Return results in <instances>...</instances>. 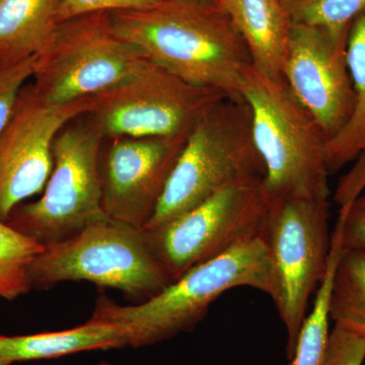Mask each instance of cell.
I'll return each mask as SVG.
<instances>
[{"label": "cell", "instance_id": "obj_24", "mask_svg": "<svg viewBox=\"0 0 365 365\" xmlns=\"http://www.w3.org/2000/svg\"><path fill=\"white\" fill-rule=\"evenodd\" d=\"M343 251L365 254V194L338 202Z\"/></svg>", "mask_w": 365, "mask_h": 365}, {"label": "cell", "instance_id": "obj_18", "mask_svg": "<svg viewBox=\"0 0 365 365\" xmlns=\"http://www.w3.org/2000/svg\"><path fill=\"white\" fill-rule=\"evenodd\" d=\"M335 325L365 338V254L343 251L334 275L330 302Z\"/></svg>", "mask_w": 365, "mask_h": 365}, {"label": "cell", "instance_id": "obj_3", "mask_svg": "<svg viewBox=\"0 0 365 365\" xmlns=\"http://www.w3.org/2000/svg\"><path fill=\"white\" fill-rule=\"evenodd\" d=\"M265 176L248 103L222 97L190 131L157 209L143 230L174 220L227 187Z\"/></svg>", "mask_w": 365, "mask_h": 365}, {"label": "cell", "instance_id": "obj_8", "mask_svg": "<svg viewBox=\"0 0 365 365\" xmlns=\"http://www.w3.org/2000/svg\"><path fill=\"white\" fill-rule=\"evenodd\" d=\"M103 139L91 120L67 124L53 144V169L42 197L16 208L6 222L48 246L104 217L100 174Z\"/></svg>", "mask_w": 365, "mask_h": 365}, {"label": "cell", "instance_id": "obj_5", "mask_svg": "<svg viewBox=\"0 0 365 365\" xmlns=\"http://www.w3.org/2000/svg\"><path fill=\"white\" fill-rule=\"evenodd\" d=\"M30 276L37 289L64 281H88L120 290L137 304L174 282L151 252L144 230L107 215L69 239L45 246Z\"/></svg>", "mask_w": 365, "mask_h": 365}, {"label": "cell", "instance_id": "obj_2", "mask_svg": "<svg viewBox=\"0 0 365 365\" xmlns=\"http://www.w3.org/2000/svg\"><path fill=\"white\" fill-rule=\"evenodd\" d=\"M241 287L261 290L272 299V264L261 235L194 266L141 304L120 306L101 295L90 321L124 326L129 347H146L193 330L220 295Z\"/></svg>", "mask_w": 365, "mask_h": 365}, {"label": "cell", "instance_id": "obj_4", "mask_svg": "<svg viewBox=\"0 0 365 365\" xmlns=\"http://www.w3.org/2000/svg\"><path fill=\"white\" fill-rule=\"evenodd\" d=\"M241 96L251 109L269 195L328 199V137L284 79L267 78L252 67Z\"/></svg>", "mask_w": 365, "mask_h": 365}, {"label": "cell", "instance_id": "obj_14", "mask_svg": "<svg viewBox=\"0 0 365 365\" xmlns=\"http://www.w3.org/2000/svg\"><path fill=\"white\" fill-rule=\"evenodd\" d=\"M225 9L263 76L282 78L292 23L281 0H225Z\"/></svg>", "mask_w": 365, "mask_h": 365}, {"label": "cell", "instance_id": "obj_9", "mask_svg": "<svg viewBox=\"0 0 365 365\" xmlns=\"http://www.w3.org/2000/svg\"><path fill=\"white\" fill-rule=\"evenodd\" d=\"M270 199L265 179L239 182L144 234L175 282L194 266L260 237Z\"/></svg>", "mask_w": 365, "mask_h": 365}, {"label": "cell", "instance_id": "obj_12", "mask_svg": "<svg viewBox=\"0 0 365 365\" xmlns=\"http://www.w3.org/2000/svg\"><path fill=\"white\" fill-rule=\"evenodd\" d=\"M187 136L115 137L101 153L106 215L141 228L155 213Z\"/></svg>", "mask_w": 365, "mask_h": 365}, {"label": "cell", "instance_id": "obj_11", "mask_svg": "<svg viewBox=\"0 0 365 365\" xmlns=\"http://www.w3.org/2000/svg\"><path fill=\"white\" fill-rule=\"evenodd\" d=\"M93 107V98L51 105L33 86L21 90L0 135V220L7 222L23 201L44 191L53 169L55 139L67 124Z\"/></svg>", "mask_w": 365, "mask_h": 365}, {"label": "cell", "instance_id": "obj_6", "mask_svg": "<svg viewBox=\"0 0 365 365\" xmlns=\"http://www.w3.org/2000/svg\"><path fill=\"white\" fill-rule=\"evenodd\" d=\"M329 218L328 199L276 196L271 197L262 227L273 268L272 299L287 331L288 360L294 356L309 297L328 268Z\"/></svg>", "mask_w": 365, "mask_h": 365}, {"label": "cell", "instance_id": "obj_28", "mask_svg": "<svg viewBox=\"0 0 365 365\" xmlns=\"http://www.w3.org/2000/svg\"><path fill=\"white\" fill-rule=\"evenodd\" d=\"M97 365H112L110 362L106 361V360H102V361L98 362Z\"/></svg>", "mask_w": 365, "mask_h": 365}, {"label": "cell", "instance_id": "obj_26", "mask_svg": "<svg viewBox=\"0 0 365 365\" xmlns=\"http://www.w3.org/2000/svg\"><path fill=\"white\" fill-rule=\"evenodd\" d=\"M202 1L212 2V4H218V6H222L225 0H202Z\"/></svg>", "mask_w": 365, "mask_h": 365}, {"label": "cell", "instance_id": "obj_13", "mask_svg": "<svg viewBox=\"0 0 365 365\" xmlns=\"http://www.w3.org/2000/svg\"><path fill=\"white\" fill-rule=\"evenodd\" d=\"M346 45L322 29L292 24L283 66L288 88L318 122L328 141L344 129L354 110Z\"/></svg>", "mask_w": 365, "mask_h": 365}, {"label": "cell", "instance_id": "obj_22", "mask_svg": "<svg viewBox=\"0 0 365 365\" xmlns=\"http://www.w3.org/2000/svg\"><path fill=\"white\" fill-rule=\"evenodd\" d=\"M36 57L16 66L0 68V135L13 115L26 81L33 78Z\"/></svg>", "mask_w": 365, "mask_h": 365}, {"label": "cell", "instance_id": "obj_23", "mask_svg": "<svg viewBox=\"0 0 365 365\" xmlns=\"http://www.w3.org/2000/svg\"><path fill=\"white\" fill-rule=\"evenodd\" d=\"M365 359V338L335 325L329 336L323 365H362Z\"/></svg>", "mask_w": 365, "mask_h": 365}, {"label": "cell", "instance_id": "obj_7", "mask_svg": "<svg viewBox=\"0 0 365 365\" xmlns=\"http://www.w3.org/2000/svg\"><path fill=\"white\" fill-rule=\"evenodd\" d=\"M148 62L115 33L109 13L83 14L57 26L36 57L33 88L48 104H69L109 90Z\"/></svg>", "mask_w": 365, "mask_h": 365}, {"label": "cell", "instance_id": "obj_21", "mask_svg": "<svg viewBox=\"0 0 365 365\" xmlns=\"http://www.w3.org/2000/svg\"><path fill=\"white\" fill-rule=\"evenodd\" d=\"M292 24L316 26L336 40L347 42L355 19L365 11V0H281Z\"/></svg>", "mask_w": 365, "mask_h": 365}, {"label": "cell", "instance_id": "obj_25", "mask_svg": "<svg viewBox=\"0 0 365 365\" xmlns=\"http://www.w3.org/2000/svg\"><path fill=\"white\" fill-rule=\"evenodd\" d=\"M163 0H62L58 11L59 23L83 16V14L112 13L118 11H134L150 9Z\"/></svg>", "mask_w": 365, "mask_h": 365}, {"label": "cell", "instance_id": "obj_15", "mask_svg": "<svg viewBox=\"0 0 365 365\" xmlns=\"http://www.w3.org/2000/svg\"><path fill=\"white\" fill-rule=\"evenodd\" d=\"M129 331L117 324L88 319L71 329L24 336L0 335V357L11 362L53 359L91 350L128 347Z\"/></svg>", "mask_w": 365, "mask_h": 365}, {"label": "cell", "instance_id": "obj_27", "mask_svg": "<svg viewBox=\"0 0 365 365\" xmlns=\"http://www.w3.org/2000/svg\"><path fill=\"white\" fill-rule=\"evenodd\" d=\"M13 364V362L9 361V360L2 359L0 357V365H11Z\"/></svg>", "mask_w": 365, "mask_h": 365}, {"label": "cell", "instance_id": "obj_16", "mask_svg": "<svg viewBox=\"0 0 365 365\" xmlns=\"http://www.w3.org/2000/svg\"><path fill=\"white\" fill-rule=\"evenodd\" d=\"M62 0H0V68L38 56L59 25Z\"/></svg>", "mask_w": 365, "mask_h": 365}, {"label": "cell", "instance_id": "obj_17", "mask_svg": "<svg viewBox=\"0 0 365 365\" xmlns=\"http://www.w3.org/2000/svg\"><path fill=\"white\" fill-rule=\"evenodd\" d=\"M346 59L355 93L352 116L342 131L328 141L327 157L330 173L359 157L365 137V11L353 21Z\"/></svg>", "mask_w": 365, "mask_h": 365}, {"label": "cell", "instance_id": "obj_20", "mask_svg": "<svg viewBox=\"0 0 365 365\" xmlns=\"http://www.w3.org/2000/svg\"><path fill=\"white\" fill-rule=\"evenodd\" d=\"M44 249V245L0 220V299L14 300L30 292L31 267Z\"/></svg>", "mask_w": 365, "mask_h": 365}, {"label": "cell", "instance_id": "obj_19", "mask_svg": "<svg viewBox=\"0 0 365 365\" xmlns=\"http://www.w3.org/2000/svg\"><path fill=\"white\" fill-rule=\"evenodd\" d=\"M342 255L339 242H334L330 250L325 277L317 289L313 309L302 323L292 365H323L328 346L330 302L334 275Z\"/></svg>", "mask_w": 365, "mask_h": 365}, {"label": "cell", "instance_id": "obj_10", "mask_svg": "<svg viewBox=\"0 0 365 365\" xmlns=\"http://www.w3.org/2000/svg\"><path fill=\"white\" fill-rule=\"evenodd\" d=\"M220 91L200 88L153 63L93 96L88 115L103 137L188 136Z\"/></svg>", "mask_w": 365, "mask_h": 365}, {"label": "cell", "instance_id": "obj_29", "mask_svg": "<svg viewBox=\"0 0 365 365\" xmlns=\"http://www.w3.org/2000/svg\"><path fill=\"white\" fill-rule=\"evenodd\" d=\"M362 153H365V137L364 141V146H362Z\"/></svg>", "mask_w": 365, "mask_h": 365}, {"label": "cell", "instance_id": "obj_1", "mask_svg": "<svg viewBox=\"0 0 365 365\" xmlns=\"http://www.w3.org/2000/svg\"><path fill=\"white\" fill-rule=\"evenodd\" d=\"M109 14L115 33L153 63L191 85L242 98V81L253 62L222 6L163 0L150 9Z\"/></svg>", "mask_w": 365, "mask_h": 365}]
</instances>
